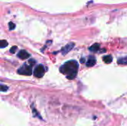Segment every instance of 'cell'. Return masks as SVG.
Wrapping results in <instances>:
<instances>
[{
	"mask_svg": "<svg viewBox=\"0 0 127 126\" xmlns=\"http://www.w3.org/2000/svg\"><path fill=\"white\" fill-rule=\"evenodd\" d=\"M100 49V45L96 43V44H94L92 46H91L89 48V50L92 51V52H97L98 51V50Z\"/></svg>",
	"mask_w": 127,
	"mask_h": 126,
	"instance_id": "52a82bcc",
	"label": "cell"
},
{
	"mask_svg": "<svg viewBox=\"0 0 127 126\" xmlns=\"http://www.w3.org/2000/svg\"><path fill=\"white\" fill-rule=\"evenodd\" d=\"M17 50V47L16 46H13L11 48H10V53H14L15 52H16V50Z\"/></svg>",
	"mask_w": 127,
	"mask_h": 126,
	"instance_id": "4fadbf2b",
	"label": "cell"
},
{
	"mask_svg": "<svg viewBox=\"0 0 127 126\" xmlns=\"http://www.w3.org/2000/svg\"><path fill=\"white\" fill-rule=\"evenodd\" d=\"M78 63L75 60H70L61 66L60 71L65 74L68 79H73L76 77L78 71Z\"/></svg>",
	"mask_w": 127,
	"mask_h": 126,
	"instance_id": "6da1fadb",
	"label": "cell"
},
{
	"mask_svg": "<svg viewBox=\"0 0 127 126\" xmlns=\"http://www.w3.org/2000/svg\"><path fill=\"white\" fill-rule=\"evenodd\" d=\"M8 90V87L4 85H0V91H7Z\"/></svg>",
	"mask_w": 127,
	"mask_h": 126,
	"instance_id": "8fae6325",
	"label": "cell"
},
{
	"mask_svg": "<svg viewBox=\"0 0 127 126\" xmlns=\"http://www.w3.org/2000/svg\"><path fill=\"white\" fill-rule=\"evenodd\" d=\"M8 45V42L6 40H0V48H6Z\"/></svg>",
	"mask_w": 127,
	"mask_h": 126,
	"instance_id": "30bf717a",
	"label": "cell"
},
{
	"mask_svg": "<svg viewBox=\"0 0 127 126\" xmlns=\"http://www.w3.org/2000/svg\"><path fill=\"white\" fill-rule=\"evenodd\" d=\"M103 60L105 63L106 64H109L110 62H112V56H110V55H107V56H105L103 58Z\"/></svg>",
	"mask_w": 127,
	"mask_h": 126,
	"instance_id": "ba28073f",
	"label": "cell"
},
{
	"mask_svg": "<svg viewBox=\"0 0 127 126\" xmlns=\"http://www.w3.org/2000/svg\"><path fill=\"white\" fill-rule=\"evenodd\" d=\"M17 56L21 59H27L30 57V54L25 50H21L18 54H17Z\"/></svg>",
	"mask_w": 127,
	"mask_h": 126,
	"instance_id": "277c9868",
	"label": "cell"
},
{
	"mask_svg": "<svg viewBox=\"0 0 127 126\" xmlns=\"http://www.w3.org/2000/svg\"><path fill=\"white\" fill-rule=\"evenodd\" d=\"M74 43H69V44L66 45L65 47L63 48V49H62V53H63V55H65V54L68 53L70 50H72V48H74Z\"/></svg>",
	"mask_w": 127,
	"mask_h": 126,
	"instance_id": "5b68a950",
	"label": "cell"
},
{
	"mask_svg": "<svg viewBox=\"0 0 127 126\" xmlns=\"http://www.w3.org/2000/svg\"><path fill=\"white\" fill-rule=\"evenodd\" d=\"M17 73L20 75L25 76H31L32 74V66L28 65L27 64H24L19 69H18Z\"/></svg>",
	"mask_w": 127,
	"mask_h": 126,
	"instance_id": "7a4b0ae2",
	"label": "cell"
},
{
	"mask_svg": "<svg viewBox=\"0 0 127 126\" xmlns=\"http://www.w3.org/2000/svg\"><path fill=\"white\" fill-rule=\"evenodd\" d=\"M35 63H36V62H35L34 59H30V60H29V65H31V66H33Z\"/></svg>",
	"mask_w": 127,
	"mask_h": 126,
	"instance_id": "5bb4252c",
	"label": "cell"
},
{
	"mask_svg": "<svg viewBox=\"0 0 127 126\" xmlns=\"http://www.w3.org/2000/svg\"><path fill=\"white\" fill-rule=\"evenodd\" d=\"M118 64H122V65H127V56L124 58H121L118 60Z\"/></svg>",
	"mask_w": 127,
	"mask_h": 126,
	"instance_id": "9c48e42d",
	"label": "cell"
},
{
	"mask_svg": "<svg viewBox=\"0 0 127 126\" xmlns=\"http://www.w3.org/2000/svg\"><path fill=\"white\" fill-rule=\"evenodd\" d=\"M96 64V59L94 56H89L86 62V66L87 67H92Z\"/></svg>",
	"mask_w": 127,
	"mask_h": 126,
	"instance_id": "8992f818",
	"label": "cell"
},
{
	"mask_svg": "<svg viewBox=\"0 0 127 126\" xmlns=\"http://www.w3.org/2000/svg\"><path fill=\"white\" fill-rule=\"evenodd\" d=\"M8 26H9V30H14V29H15V27H16L15 24H14V23H13V22H9Z\"/></svg>",
	"mask_w": 127,
	"mask_h": 126,
	"instance_id": "7c38bea8",
	"label": "cell"
},
{
	"mask_svg": "<svg viewBox=\"0 0 127 126\" xmlns=\"http://www.w3.org/2000/svg\"><path fill=\"white\" fill-rule=\"evenodd\" d=\"M45 73V68L42 65H37L33 71V74L36 78H42Z\"/></svg>",
	"mask_w": 127,
	"mask_h": 126,
	"instance_id": "3957f363",
	"label": "cell"
}]
</instances>
